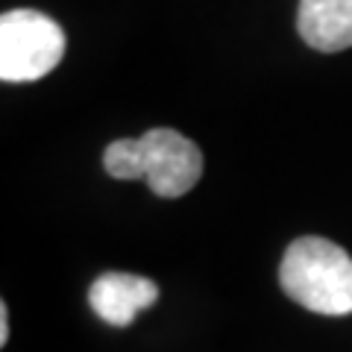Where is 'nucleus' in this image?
Wrapping results in <instances>:
<instances>
[{
  "instance_id": "39448f33",
  "label": "nucleus",
  "mask_w": 352,
  "mask_h": 352,
  "mask_svg": "<svg viewBox=\"0 0 352 352\" xmlns=\"http://www.w3.org/2000/svg\"><path fill=\"white\" fill-rule=\"evenodd\" d=\"M296 30L308 47L320 53L352 47V0H300Z\"/></svg>"
},
{
  "instance_id": "f03ea898",
  "label": "nucleus",
  "mask_w": 352,
  "mask_h": 352,
  "mask_svg": "<svg viewBox=\"0 0 352 352\" xmlns=\"http://www.w3.org/2000/svg\"><path fill=\"white\" fill-rule=\"evenodd\" d=\"M282 291L314 314H352V258L317 235L296 238L279 264Z\"/></svg>"
},
{
  "instance_id": "f257e3e1",
  "label": "nucleus",
  "mask_w": 352,
  "mask_h": 352,
  "mask_svg": "<svg viewBox=\"0 0 352 352\" xmlns=\"http://www.w3.org/2000/svg\"><path fill=\"white\" fill-rule=\"evenodd\" d=\"M103 168L115 179H144L164 200L188 194L203 176V153L176 129H150L141 138H118L103 153Z\"/></svg>"
},
{
  "instance_id": "423d86ee",
  "label": "nucleus",
  "mask_w": 352,
  "mask_h": 352,
  "mask_svg": "<svg viewBox=\"0 0 352 352\" xmlns=\"http://www.w3.org/2000/svg\"><path fill=\"white\" fill-rule=\"evenodd\" d=\"M9 340V308L0 305V344Z\"/></svg>"
},
{
  "instance_id": "7ed1b4c3",
  "label": "nucleus",
  "mask_w": 352,
  "mask_h": 352,
  "mask_svg": "<svg viewBox=\"0 0 352 352\" xmlns=\"http://www.w3.org/2000/svg\"><path fill=\"white\" fill-rule=\"evenodd\" d=\"M65 56V32L36 9H12L0 18V80L36 82Z\"/></svg>"
},
{
  "instance_id": "20e7f679",
  "label": "nucleus",
  "mask_w": 352,
  "mask_h": 352,
  "mask_svg": "<svg viewBox=\"0 0 352 352\" xmlns=\"http://www.w3.org/2000/svg\"><path fill=\"white\" fill-rule=\"evenodd\" d=\"M159 288L147 276L135 273H103L88 288V305L103 323L124 329L129 326L144 308L156 305Z\"/></svg>"
}]
</instances>
